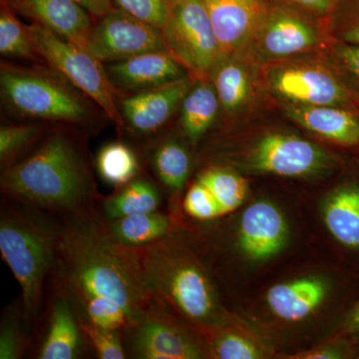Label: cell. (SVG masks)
<instances>
[{
  "label": "cell",
  "instance_id": "1",
  "mask_svg": "<svg viewBox=\"0 0 359 359\" xmlns=\"http://www.w3.org/2000/svg\"><path fill=\"white\" fill-rule=\"evenodd\" d=\"M52 287L78 314L113 302L128 314L131 325L147 308L149 294L134 248L118 242L99 209L58 217Z\"/></svg>",
  "mask_w": 359,
  "mask_h": 359
},
{
  "label": "cell",
  "instance_id": "2",
  "mask_svg": "<svg viewBox=\"0 0 359 359\" xmlns=\"http://www.w3.org/2000/svg\"><path fill=\"white\" fill-rule=\"evenodd\" d=\"M0 188L4 198L56 217L93 211L101 198L83 153L62 133L2 169Z\"/></svg>",
  "mask_w": 359,
  "mask_h": 359
},
{
  "label": "cell",
  "instance_id": "3",
  "mask_svg": "<svg viewBox=\"0 0 359 359\" xmlns=\"http://www.w3.org/2000/svg\"><path fill=\"white\" fill-rule=\"evenodd\" d=\"M142 278L154 295L195 327L212 328L222 320V309L207 269L182 245L177 231L146 247L134 248Z\"/></svg>",
  "mask_w": 359,
  "mask_h": 359
},
{
  "label": "cell",
  "instance_id": "4",
  "mask_svg": "<svg viewBox=\"0 0 359 359\" xmlns=\"http://www.w3.org/2000/svg\"><path fill=\"white\" fill-rule=\"evenodd\" d=\"M58 217L4 198L0 210V254L21 290L32 334L43 306L45 283L53 266Z\"/></svg>",
  "mask_w": 359,
  "mask_h": 359
},
{
  "label": "cell",
  "instance_id": "5",
  "mask_svg": "<svg viewBox=\"0 0 359 359\" xmlns=\"http://www.w3.org/2000/svg\"><path fill=\"white\" fill-rule=\"evenodd\" d=\"M0 89L6 107L21 117L84 123L91 114L83 93L52 68L2 65Z\"/></svg>",
  "mask_w": 359,
  "mask_h": 359
},
{
  "label": "cell",
  "instance_id": "6",
  "mask_svg": "<svg viewBox=\"0 0 359 359\" xmlns=\"http://www.w3.org/2000/svg\"><path fill=\"white\" fill-rule=\"evenodd\" d=\"M297 56L261 66L264 89L282 104L339 106L359 112V94L323 54Z\"/></svg>",
  "mask_w": 359,
  "mask_h": 359
},
{
  "label": "cell",
  "instance_id": "7",
  "mask_svg": "<svg viewBox=\"0 0 359 359\" xmlns=\"http://www.w3.org/2000/svg\"><path fill=\"white\" fill-rule=\"evenodd\" d=\"M40 57L105 112L118 126H124L121 111L116 104L115 86L107 70L88 49L32 23L25 26Z\"/></svg>",
  "mask_w": 359,
  "mask_h": 359
},
{
  "label": "cell",
  "instance_id": "8",
  "mask_svg": "<svg viewBox=\"0 0 359 359\" xmlns=\"http://www.w3.org/2000/svg\"><path fill=\"white\" fill-rule=\"evenodd\" d=\"M162 34L166 50L191 77L211 79L222 52L203 0H169Z\"/></svg>",
  "mask_w": 359,
  "mask_h": 359
},
{
  "label": "cell",
  "instance_id": "9",
  "mask_svg": "<svg viewBox=\"0 0 359 359\" xmlns=\"http://www.w3.org/2000/svg\"><path fill=\"white\" fill-rule=\"evenodd\" d=\"M166 302L151 295L140 320L123 332L127 358L200 359L205 351Z\"/></svg>",
  "mask_w": 359,
  "mask_h": 359
},
{
  "label": "cell",
  "instance_id": "10",
  "mask_svg": "<svg viewBox=\"0 0 359 359\" xmlns=\"http://www.w3.org/2000/svg\"><path fill=\"white\" fill-rule=\"evenodd\" d=\"M332 39L328 30L289 9L266 13L247 53L261 67L275 61L323 51Z\"/></svg>",
  "mask_w": 359,
  "mask_h": 359
},
{
  "label": "cell",
  "instance_id": "11",
  "mask_svg": "<svg viewBox=\"0 0 359 359\" xmlns=\"http://www.w3.org/2000/svg\"><path fill=\"white\" fill-rule=\"evenodd\" d=\"M334 164L332 156L297 135L273 132L259 137L240 156V165L250 172L282 177L323 173Z\"/></svg>",
  "mask_w": 359,
  "mask_h": 359
},
{
  "label": "cell",
  "instance_id": "12",
  "mask_svg": "<svg viewBox=\"0 0 359 359\" xmlns=\"http://www.w3.org/2000/svg\"><path fill=\"white\" fill-rule=\"evenodd\" d=\"M87 49L101 62L114 63L146 52L166 50V47L159 28L113 9L99 18Z\"/></svg>",
  "mask_w": 359,
  "mask_h": 359
},
{
  "label": "cell",
  "instance_id": "13",
  "mask_svg": "<svg viewBox=\"0 0 359 359\" xmlns=\"http://www.w3.org/2000/svg\"><path fill=\"white\" fill-rule=\"evenodd\" d=\"M196 81L188 75L124 99L120 105L124 123L139 136L157 133L169 121Z\"/></svg>",
  "mask_w": 359,
  "mask_h": 359
},
{
  "label": "cell",
  "instance_id": "14",
  "mask_svg": "<svg viewBox=\"0 0 359 359\" xmlns=\"http://www.w3.org/2000/svg\"><path fill=\"white\" fill-rule=\"evenodd\" d=\"M218 39L222 56L245 53L263 22L262 0H203Z\"/></svg>",
  "mask_w": 359,
  "mask_h": 359
},
{
  "label": "cell",
  "instance_id": "15",
  "mask_svg": "<svg viewBox=\"0 0 359 359\" xmlns=\"http://www.w3.org/2000/svg\"><path fill=\"white\" fill-rule=\"evenodd\" d=\"M289 226L282 211L269 201H257L243 212L238 224V245L252 261H266L285 248Z\"/></svg>",
  "mask_w": 359,
  "mask_h": 359
},
{
  "label": "cell",
  "instance_id": "16",
  "mask_svg": "<svg viewBox=\"0 0 359 359\" xmlns=\"http://www.w3.org/2000/svg\"><path fill=\"white\" fill-rule=\"evenodd\" d=\"M11 9L87 49L93 23L74 0H6Z\"/></svg>",
  "mask_w": 359,
  "mask_h": 359
},
{
  "label": "cell",
  "instance_id": "17",
  "mask_svg": "<svg viewBox=\"0 0 359 359\" xmlns=\"http://www.w3.org/2000/svg\"><path fill=\"white\" fill-rule=\"evenodd\" d=\"M89 351L76 309L65 294L53 290L46 330L36 358L79 359L86 358Z\"/></svg>",
  "mask_w": 359,
  "mask_h": 359
},
{
  "label": "cell",
  "instance_id": "18",
  "mask_svg": "<svg viewBox=\"0 0 359 359\" xmlns=\"http://www.w3.org/2000/svg\"><path fill=\"white\" fill-rule=\"evenodd\" d=\"M106 70L115 87L139 92L171 83L189 75L167 50L146 52L110 63Z\"/></svg>",
  "mask_w": 359,
  "mask_h": 359
},
{
  "label": "cell",
  "instance_id": "19",
  "mask_svg": "<svg viewBox=\"0 0 359 359\" xmlns=\"http://www.w3.org/2000/svg\"><path fill=\"white\" fill-rule=\"evenodd\" d=\"M283 113L311 134L340 146L359 144V112L339 106L282 104Z\"/></svg>",
  "mask_w": 359,
  "mask_h": 359
},
{
  "label": "cell",
  "instance_id": "20",
  "mask_svg": "<svg viewBox=\"0 0 359 359\" xmlns=\"http://www.w3.org/2000/svg\"><path fill=\"white\" fill-rule=\"evenodd\" d=\"M259 67L247 53L222 56L211 80L226 117H235L250 105L254 90V68Z\"/></svg>",
  "mask_w": 359,
  "mask_h": 359
},
{
  "label": "cell",
  "instance_id": "21",
  "mask_svg": "<svg viewBox=\"0 0 359 359\" xmlns=\"http://www.w3.org/2000/svg\"><path fill=\"white\" fill-rule=\"evenodd\" d=\"M328 285L316 276L297 278L273 285L266 292L269 309L285 321H299L309 318L325 301Z\"/></svg>",
  "mask_w": 359,
  "mask_h": 359
},
{
  "label": "cell",
  "instance_id": "22",
  "mask_svg": "<svg viewBox=\"0 0 359 359\" xmlns=\"http://www.w3.org/2000/svg\"><path fill=\"white\" fill-rule=\"evenodd\" d=\"M323 221L330 235L342 245L359 250V187L347 184L328 195Z\"/></svg>",
  "mask_w": 359,
  "mask_h": 359
},
{
  "label": "cell",
  "instance_id": "23",
  "mask_svg": "<svg viewBox=\"0 0 359 359\" xmlns=\"http://www.w3.org/2000/svg\"><path fill=\"white\" fill-rule=\"evenodd\" d=\"M162 194L154 182L144 177L133 181L108 197L100 198L98 209L106 221L160 211Z\"/></svg>",
  "mask_w": 359,
  "mask_h": 359
},
{
  "label": "cell",
  "instance_id": "24",
  "mask_svg": "<svg viewBox=\"0 0 359 359\" xmlns=\"http://www.w3.org/2000/svg\"><path fill=\"white\" fill-rule=\"evenodd\" d=\"M181 105L182 130L188 141L196 146L211 128L221 110L212 80H197Z\"/></svg>",
  "mask_w": 359,
  "mask_h": 359
},
{
  "label": "cell",
  "instance_id": "25",
  "mask_svg": "<svg viewBox=\"0 0 359 359\" xmlns=\"http://www.w3.org/2000/svg\"><path fill=\"white\" fill-rule=\"evenodd\" d=\"M106 223L113 237L129 248L154 244L176 231L173 215L161 211L123 217Z\"/></svg>",
  "mask_w": 359,
  "mask_h": 359
},
{
  "label": "cell",
  "instance_id": "26",
  "mask_svg": "<svg viewBox=\"0 0 359 359\" xmlns=\"http://www.w3.org/2000/svg\"><path fill=\"white\" fill-rule=\"evenodd\" d=\"M151 163L168 197L176 199L186 186L192 166L188 149L179 141L168 139L156 146Z\"/></svg>",
  "mask_w": 359,
  "mask_h": 359
},
{
  "label": "cell",
  "instance_id": "27",
  "mask_svg": "<svg viewBox=\"0 0 359 359\" xmlns=\"http://www.w3.org/2000/svg\"><path fill=\"white\" fill-rule=\"evenodd\" d=\"M207 187L218 205L222 217L231 214L243 205L248 194V184L237 172L224 166H211L198 176Z\"/></svg>",
  "mask_w": 359,
  "mask_h": 359
},
{
  "label": "cell",
  "instance_id": "28",
  "mask_svg": "<svg viewBox=\"0 0 359 359\" xmlns=\"http://www.w3.org/2000/svg\"><path fill=\"white\" fill-rule=\"evenodd\" d=\"M96 168L100 178L116 189L133 181L140 172L136 153L122 142H112L103 146L97 155Z\"/></svg>",
  "mask_w": 359,
  "mask_h": 359
},
{
  "label": "cell",
  "instance_id": "29",
  "mask_svg": "<svg viewBox=\"0 0 359 359\" xmlns=\"http://www.w3.org/2000/svg\"><path fill=\"white\" fill-rule=\"evenodd\" d=\"M32 341V332L26 323L22 302L16 299L6 306L0 323V359H20Z\"/></svg>",
  "mask_w": 359,
  "mask_h": 359
},
{
  "label": "cell",
  "instance_id": "30",
  "mask_svg": "<svg viewBox=\"0 0 359 359\" xmlns=\"http://www.w3.org/2000/svg\"><path fill=\"white\" fill-rule=\"evenodd\" d=\"M0 53L4 56L40 60L25 26L13 15L4 2L0 13Z\"/></svg>",
  "mask_w": 359,
  "mask_h": 359
},
{
  "label": "cell",
  "instance_id": "31",
  "mask_svg": "<svg viewBox=\"0 0 359 359\" xmlns=\"http://www.w3.org/2000/svg\"><path fill=\"white\" fill-rule=\"evenodd\" d=\"M40 128L34 124L4 125L0 128V163L11 166L39 139Z\"/></svg>",
  "mask_w": 359,
  "mask_h": 359
},
{
  "label": "cell",
  "instance_id": "32",
  "mask_svg": "<svg viewBox=\"0 0 359 359\" xmlns=\"http://www.w3.org/2000/svg\"><path fill=\"white\" fill-rule=\"evenodd\" d=\"M79 320L85 339L97 358H127L122 332L99 327L81 318Z\"/></svg>",
  "mask_w": 359,
  "mask_h": 359
},
{
  "label": "cell",
  "instance_id": "33",
  "mask_svg": "<svg viewBox=\"0 0 359 359\" xmlns=\"http://www.w3.org/2000/svg\"><path fill=\"white\" fill-rule=\"evenodd\" d=\"M320 52L339 71L346 83L359 94V45L332 39Z\"/></svg>",
  "mask_w": 359,
  "mask_h": 359
},
{
  "label": "cell",
  "instance_id": "34",
  "mask_svg": "<svg viewBox=\"0 0 359 359\" xmlns=\"http://www.w3.org/2000/svg\"><path fill=\"white\" fill-rule=\"evenodd\" d=\"M210 353L219 359H257L263 358L259 347L254 341L237 334L228 332L218 334L210 344Z\"/></svg>",
  "mask_w": 359,
  "mask_h": 359
},
{
  "label": "cell",
  "instance_id": "35",
  "mask_svg": "<svg viewBox=\"0 0 359 359\" xmlns=\"http://www.w3.org/2000/svg\"><path fill=\"white\" fill-rule=\"evenodd\" d=\"M187 217L198 222H211L222 218L221 212L212 194L199 180L189 187L182 201Z\"/></svg>",
  "mask_w": 359,
  "mask_h": 359
},
{
  "label": "cell",
  "instance_id": "36",
  "mask_svg": "<svg viewBox=\"0 0 359 359\" xmlns=\"http://www.w3.org/2000/svg\"><path fill=\"white\" fill-rule=\"evenodd\" d=\"M113 6L162 30L169 15V0H112Z\"/></svg>",
  "mask_w": 359,
  "mask_h": 359
},
{
  "label": "cell",
  "instance_id": "37",
  "mask_svg": "<svg viewBox=\"0 0 359 359\" xmlns=\"http://www.w3.org/2000/svg\"><path fill=\"white\" fill-rule=\"evenodd\" d=\"M327 30L332 39L359 45V0L334 18Z\"/></svg>",
  "mask_w": 359,
  "mask_h": 359
},
{
  "label": "cell",
  "instance_id": "38",
  "mask_svg": "<svg viewBox=\"0 0 359 359\" xmlns=\"http://www.w3.org/2000/svg\"><path fill=\"white\" fill-rule=\"evenodd\" d=\"M285 1L314 15L323 16L327 15L334 11L337 0H285Z\"/></svg>",
  "mask_w": 359,
  "mask_h": 359
},
{
  "label": "cell",
  "instance_id": "39",
  "mask_svg": "<svg viewBox=\"0 0 359 359\" xmlns=\"http://www.w3.org/2000/svg\"><path fill=\"white\" fill-rule=\"evenodd\" d=\"M94 18H101L114 9L112 0H74Z\"/></svg>",
  "mask_w": 359,
  "mask_h": 359
},
{
  "label": "cell",
  "instance_id": "40",
  "mask_svg": "<svg viewBox=\"0 0 359 359\" xmlns=\"http://www.w3.org/2000/svg\"><path fill=\"white\" fill-rule=\"evenodd\" d=\"M344 358V353L339 347L330 346L313 349L306 353H299L294 358L299 359H339Z\"/></svg>",
  "mask_w": 359,
  "mask_h": 359
},
{
  "label": "cell",
  "instance_id": "41",
  "mask_svg": "<svg viewBox=\"0 0 359 359\" xmlns=\"http://www.w3.org/2000/svg\"><path fill=\"white\" fill-rule=\"evenodd\" d=\"M346 327L349 334L359 335V302L347 316Z\"/></svg>",
  "mask_w": 359,
  "mask_h": 359
}]
</instances>
